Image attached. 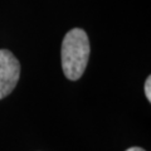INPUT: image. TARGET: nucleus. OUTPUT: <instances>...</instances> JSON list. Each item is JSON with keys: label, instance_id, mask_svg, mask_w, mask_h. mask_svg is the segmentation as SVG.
Returning a JSON list of instances; mask_svg holds the SVG:
<instances>
[{"label": "nucleus", "instance_id": "obj_2", "mask_svg": "<svg viewBox=\"0 0 151 151\" xmlns=\"http://www.w3.org/2000/svg\"><path fill=\"white\" fill-rule=\"evenodd\" d=\"M20 77V63L10 50L0 49V100L10 94Z\"/></svg>", "mask_w": 151, "mask_h": 151}, {"label": "nucleus", "instance_id": "obj_1", "mask_svg": "<svg viewBox=\"0 0 151 151\" xmlns=\"http://www.w3.org/2000/svg\"><path fill=\"white\" fill-rule=\"evenodd\" d=\"M62 68L70 81L82 77L89 58V40L86 32L79 28L70 29L62 42Z\"/></svg>", "mask_w": 151, "mask_h": 151}, {"label": "nucleus", "instance_id": "obj_3", "mask_svg": "<svg viewBox=\"0 0 151 151\" xmlns=\"http://www.w3.org/2000/svg\"><path fill=\"white\" fill-rule=\"evenodd\" d=\"M145 96L149 100V102H151V77L150 76L145 82Z\"/></svg>", "mask_w": 151, "mask_h": 151}, {"label": "nucleus", "instance_id": "obj_4", "mask_svg": "<svg viewBox=\"0 0 151 151\" xmlns=\"http://www.w3.org/2000/svg\"><path fill=\"white\" fill-rule=\"evenodd\" d=\"M126 151H145V150H144V149H141V147H136V146H134V147L127 149Z\"/></svg>", "mask_w": 151, "mask_h": 151}]
</instances>
